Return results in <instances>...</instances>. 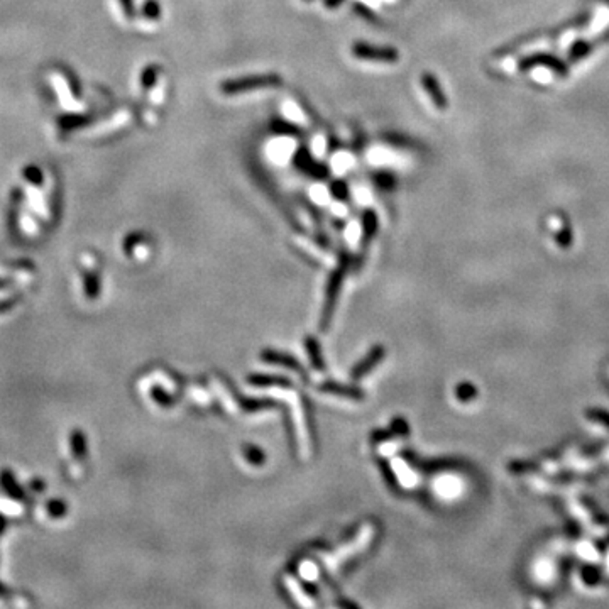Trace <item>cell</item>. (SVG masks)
Here are the masks:
<instances>
[{"label":"cell","instance_id":"5b68a950","mask_svg":"<svg viewBox=\"0 0 609 609\" xmlns=\"http://www.w3.org/2000/svg\"><path fill=\"white\" fill-rule=\"evenodd\" d=\"M0 484H2L4 491H6L12 499H15V501H24V499H26V493H24V489L20 487L18 479L14 477V474H12L9 469L0 470Z\"/></svg>","mask_w":609,"mask_h":609},{"label":"cell","instance_id":"277c9868","mask_svg":"<svg viewBox=\"0 0 609 609\" xmlns=\"http://www.w3.org/2000/svg\"><path fill=\"white\" fill-rule=\"evenodd\" d=\"M421 87H424V90L426 95H428V99L432 100V104L435 105L437 111L445 112L447 108H449V99H447V95L442 90L440 83H438L437 76L433 75V73L425 71L424 75H421Z\"/></svg>","mask_w":609,"mask_h":609},{"label":"cell","instance_id":"9a60e30c","mask_svg":"<svg viewBox=\"0 0 609 609\" xmlns=\"http://www.w3.org/2000/svg\"><path fill=\"white\" fill-rule=\"evenodd\" d=\"M15 304H18V298L4 300V302H0V314H7V312H10Z\"/></svg>","mask_w":609,"mask_h":609},{"label":"cell","instance_id":"e0dca14e","mask_svg":"<svg viewBox=\"0 0 609 609\" xmlns=\"http://www.w3.org/2000/svg\"><path fill=\"white\" fill-rule=\"evenodd\" d=\"M6 528H7V519H6V517H4V514H0V535L6 531Z\"/></svg>","mask_w":609,"mask_h":609},{"label":"cell","instance_id":"d6986e66","mask_svg":"<svg viewBox=\"0 0 609 609\" xmlns=\"http://www.w3.org/2000/svg\"><path fill=\"white\" fill-rule=\"evenodd\" d=\"M9 286H10L9 279H2V278H0V290H6V288H9Z\"/></svg>","mask_w":609,"mask_h":609},{"label":"cell","instance_id":"6da1fadb","mask_svg":"<svg viewBox=\"0 0 609 609\" xmlns=\"http://www.w3.org/2000/svg\"><path fill=\"white\" fill-rule=\"evenodd\" d=\"M517 70L522 73L530 71L531 76L540 83H548L550 80L564 78L567 75L566 64L550 55H535L525 58L519 61Z\"/></svg>","mask_w":609,"mask_h":609},{"label":"cell","instance_id":"ffe728a7","mask_svg":"<svg viewBox=\"0 0 609 609\" xmlns=\"http://www.w3.org/2000/svg\"><path fill=\"white\" fill-rule=\"evenodd\" d=\"M304 2H310V0H304Z\"/></svg>","mask_w":609,"mask_h":609},{"label":"cell","instance_id":"8fae6325","mask_svg":"<svg viewBox=\"0 0 609 609\" xmlns=\"http://www.w3.org/2000/svg\"><path fill=\"white\" fill-rule=\"evenodd\" d=\"M377 229V217L372 210H365L364 218H363V234H364V242H368L372 237Z\"/></svg>","mask_w":609,"mask_h":609},{"label":"cell","instance_id":"2e32d148","mask_svg":"<svg viewBox=\"0 0 609 609\" xmlns=\"http://www.w3.org/2000/svg\"><path fill=\"white\" fill-rule=\"evenodd\" d=\"M29 486L32 491H36V493H44V489H46V487H44V482L41 481V479H32Z\"/></svg>","mask_w":609,"mask_h":609},{"label":"cell","instance_id":"9c48e42d","mask_svg":"<svg viewBox=\"0 0 609 609\" xmlns=\"http://www.w3.org/2000/svg\"><path fill=\"white\" fill-rule=\"evenodd\" d=\"M141 18L146 22H156L161 19V4L158 0H146L144 6H142Z\"/></svg>","mask_w":609,"mask_h":609},{"label":"cell","instance_id":"5bb4252c","mask_svg":"<svg viewBox=\"0 0 609 609\" xmlns=\"http://www.w3.org/2000/svg\"><path fill=\"white\" fill-rule=\"evenodd\" d=\"M332 195H334L335 198H345V197H347V186H345V183L335 181L334 185H332Z\"/></svg>","mask_w":609,"mask_h":609},{"label":"cell","instance_id":"8992f818","mask_svg":"<svg viewBox=\"0 0 609 609\" xmlns=\"http://www.w3.org/2000/svg\"><path fill=\"white\" fill-rule=\"evenodd\" d=\"M70 444L73 456L78 458V461H83L87 457V437H85V433L81 430H73Z\"/></svg>","mask_w":609,"mask_h":609},{"label":"cell","instance_id":"ba28073f","mask_svg":"<svg viewBox=\"0 0 609 609\" xmlns=\"http://www.w3.org/2000/svg\"><path fill=\"white\" fill-rule=\"evenodd\" d=\"M158 75H160V66L158 64H149L141 73V88L142 92H149L156 85Z\"/></svg>","mask_w":609,"mask_h":609},{"label":"cell","instance_id":"7c38bea8","mask_svg":"<svg viewBox=\"0 0 609 609\" xmlns=\"http://www.w3.org/2000/svg\"><path fill=\"white\" fill-rule=\"evenodd\" d=\"M46 510H48V514H50V518L59 519L66 517L68 505L63 501V499H50V501L46 503Z\"/></svg>","mask_w":609,"mask_h":609},{"label":"cell","instance_id":"3957f363","mask_svg":"<svg viewBox=\"0 0 609 609\" xmlns=\"http://www.w3.org/2000/svg\"><path fill=\"white\" fill-rule=\"evenodd\" d=\"M351 52L356 59L369 61V63H386L393 64L400 59V52L395 48L388 46H374V44L357 41L351 46Z\"/></svg>","mask_w":609,"mask_h":609},{"label":"cell","instance_id":"30bf717a","mask_svg":"<svg viewBox=\"0 0 609 609\" xmlns=\"http://www.w3.org/2000/svg\"><path fill=\"white\" fill-rule=\"evenodd\" d=\"M592 48H594V44L592 43H582V41H579V43H575L574 46H572V50L568 51V61H570V63H579L580 59L586 58Z\"/></svg>","mask_w":609,"mask_h":609},{"label":"cell","instance_id":"52a82bcc","mask_svg":"<svg viewBox=\"0 0 609 609\" xmlns=\"http://www.w3.org/2000/svg\"><path fill=\"white\" fill-rule=\"evenodd\" d=\"M85 281V295L88 300H97V296L100 295V276L95 271H87L83 274Z\"/></svg>","mask_w":609,"mask_h":609},{"label":"cell","instance_id":"ac0fdd59","mask_svg":"<svg viewBox=\"0 0 609 609\" xmlns=\"http://www.w3.org/2000/svg\"><path fill=\"white\" fill-rule=\"evenodd\" d=\"M7 596H9V589L0 582V598H7Z\"/></svg>","mask_w":609,"mask_h":609},{"label":"cell","instance_id":"7a4b0ae2","mask_svg":"<svg viewBox=\"0 0 609 609\" xmlns=\"http://www.w3.org/2000/svg\"><path fill=\"white\" fill-rule=\"evenodd\" d=\"M281 85L283 78L278 73H262V75H247L241 76V78L223 80L218 85V90L227 97H235L253 90H262V88L281 87Z\"/></svg>","mask_w":609,"mask_h":609},{"label":"cell","instance_id":"4fadbf2b","mask_svg":"<svg viewBox=\"0 0 609 609\" xmlns=\"http://www.w3.org/2000/svg\"><path fill=\"white\" fill-rule=\"evenodd\" d=\"M119 7L122 10V15H124L125 20H131L136 19V7H134V0H119Z\"/></svg>","mask_w":609,"mask_h":609}]
</instances>
